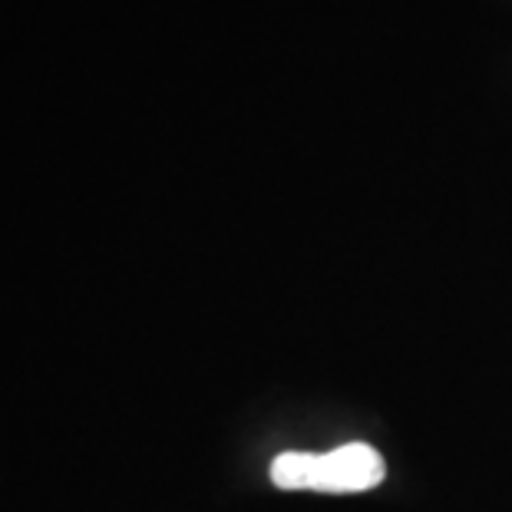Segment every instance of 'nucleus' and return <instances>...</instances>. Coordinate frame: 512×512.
Wrapping results in <instances>:
<instances>
[{"mask_svg": "<svg viewBox=\"0 0 512 512\" xmlns=\"http://www.w3.org/2000/svg\"><path fill=\"white\" fill-rule=\"evenodd\" d=\"M387 463L374 446L344 443L331 453L288 450L271 460V483L285 493L314 489V493H367L384 483Z\"/></svg>", "mask_w": 512, "mask_h": 512, "instance_id": "obj_1", "label": "nucleus"}]
</instances>
